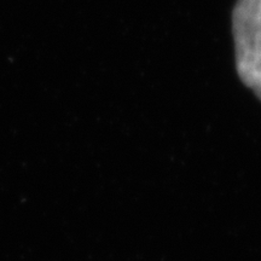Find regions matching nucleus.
<instances>
[{
    "instance_id": "obj_1",
    "label": "nucleus",
    "mask_w": 261,
    "mask_h": 261,
    "mask_svg": "<svg viewBox=\"0 0 261 261\" xmlns=\"http://www.w3.org/2000/svg\"><path fill=\"white\" fill-rule=\"evenodd\" d=\"M231 23L238 77L261 100V0H236Z\"/></svg>"
}]
</instances>
